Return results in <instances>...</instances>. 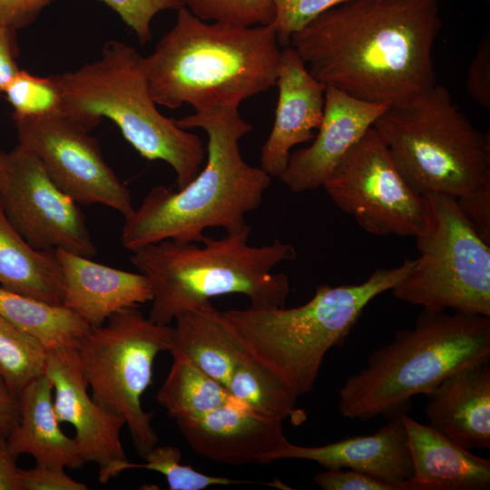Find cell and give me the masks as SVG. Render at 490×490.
Masks as SVG:
<instances>
[{
  "label": "cell",
  "instance_id": "1",
  "mask_svg": "<svg viewBox=\"0 0 490 490\" xmlns=\"http://www.w3.org/2000/svg\"><path fill=\"white\" fill-rule=\"evenodd\" d=\"M438 0H352L321 14L289 41L326 87L387 106L436 84L432 49Z\"/></svg>",
  "mask_w": 490,
  "mask_h": 490
},
{
  "label": "cell",
  "instance_id": "2",
  "mask_svg": "<svg viewBox=\"0 0 490 490\" xmlns=\"http://www.w3.org/2000/svg\"><path fill=\"white\" fill-rule=\"evenodd\" d=\"M174 122L206 132V164L177 191L154 186L124 218L121 243L131 251L164 240L200 243L211 227L226 232L249 229L245 217L261 205L270 185L271 177L241 155L240 141L253 127L241 117L239 106H214Z\"/></svg>",
  "mask_w": 490,
  "mask_h": 490
},
{
  "label": "cell",
  "instance_id": "3",
  "mask_svg": "<svg viewBox=\"0 0 490 490\" xmlns=\"http://www.w3.org/2000/svg\"><path fill=\"white\" fill-rule=\"evenodd\" d=\"M177 12L173 27L143 56L156 104L187 103L195 112L240 106L276 85L281 49L271 24H210L186 6Z\"/></svg>",
  "mask_w": 490,
  "mask_h": 490
},
{
  "label": "cell",
  "instance_id": "4",
  "mask_svg": "<svg viewBox=\"0 0 490 490\" xmlns=\"http://www.w3.org/2000/svg\"><path fill=\"white\" fill-rule=\"evenodd\" d=\"M250 232V228L226 232L220 239L205 235L202 245L164 240L132 251L131 262L152 289L148 318L171 325L179 314L232 293L246 296L254 308L284 307L289 280L272 270L293 260L297 250L279 240L251 246Z\"/></svg>",
  "mask_w": 490,
  "mask_h": 490
},
{
  "label": "cell",
  "instance_id": "5",
  "mask_svg": "<svg viewBox=\"0 0 490 490\" xmlns=\"http://www.w3.org/2000/svg\"><path fill=\"white\" fill-rule=\"evenodd\" d=\"M415 263L407 258L397 267L376 269L359 284L319 285L299 307L223 313L240 348L300 397L313 389L327 352L343 344L367 305L391 290Z\"/></svg>",
  "mask_w": 490,
  "mask_h": 490
},
{
  "label": "cell",
  "instance_id": "6",
  "mask_svg": "<svg viewBox=\"0 0 490 490\" xmlns=\"http://www.w3.org/2000/svg\"><path fill=\"white\" fill-rule=\"evenodd\" d=\"M490 359V317L428 311L397 330L338 390L347 418L368 420L407 413L411 399L428 395L453 373Z\"/></svg>",
  "mask_w": 490,
  "mask_h": 490
},
{
  "label": "cell",
  "instance_id": "7",
  "mask_svg": "<svg viewBox=\"0 0 490 490\" xmlns=\"http://www.w3.org/2000/svg\"><path fill=\"white\" fill-rule=\"evenodd\" d=\"M52 76L61 90L66 114L88 130L103 118L111 120L142 157L172 168L178 189L200 172L205 159L201 138L159 112L150 93L143 56L134 47L111 40L97 60Z\"/></svg>",
  "mask_w": 490,
  "mask_h": 490
},
{
  "label": "cell",
  "instance_id": "8",
  "mask_svg": "<svg viewBox=\"0 0 490 490\" xmlns=\"http://www.w3.org/2000/svg\"><path fill=\"white\" fill-rule=\"evenodd\" d=\"M409 187L456 200L490 188V135L476 129L435 84L415 101L389 106L374 122Z\"/></svg>",
  "mask_w": 490,
  "mask_h": 490
},
{
  "label": "cell",
  "instance_id": "9",
  "mask_svg": "<svg viewBox=\"0 0 490 490\" xmlns=\"http://www.w3.org/2000/svg\"><path fill=\"white\" fill-rule=\"evenodd\" d=\"M428 220L416 239L419 257L393 296L428 311L490 317V244L476 232L456 199L425 196Z\"/></svg>",
  "mask_w": 490,
  "mask_h": 490
},
{
  "label": "cell",
  "instance_id": "10",
  "mask_svg": "<svg viewBox=\"0 0 490 490\" xmlns=\"http://www.w3.org/2000/svg\"><path fill=\"white\" fill-rule=\"evenodd\" d=\"M172 336V326L152 322L135 307L91 327L75 348L93 398L124 420L142 456L158 442L142 397L152 384L154 359L169 351Z\"/></svg>",
  "mask_w": 490,
  "mask_h": 490
},
{
  "label": "cell",
  "instance_id": "11",
  "mask_svg": "<svg viewBox=\"0 0 490 490\" xmlns=\"http://www.w3.org/2000/svg\"><path fill=\"white\" fill-rule=\"evenodd\" d=\"M322 187L340 211L370 234L416 238L426 226L425 196L405 181L373 126L341 158Z\"/></svg>",
  "mask_w": 490,
  "mask_h": 490
},
{
  "label": "cell",
  "instance_id": "12",
  "mask_svg": "<svg viewBox=\"0 0 490 490\" xmlns=\"http://www.w3.org/2000/svg\"><path fill=\"white\" fill-rule=\"evenodd\" d=\"M12 119L18 144L39 160L52 181L77 204H101L124 218L132 213L129 189L105 162L90 130L64 111Z\"/></svg>",
  "mask_w": 490,
  "mask_h": 490
},
{
  "label": "cell",
  "instance_id": "13",
  "mask_svg": "<svg viewBox=\"0 0 490 490\" xmlns=\"http://www.w3.org/2000/svg\"><path fill=\"white\" fill-rule=\"evenodd\" d=\"M0 203L33 248L93 258L96 246L78 204L49 177L39 160L18 144L0 151Z\"/></svg>",
  "mask_w": 490,
  "mask_h": 490
},
{
  "label": "cell",
  "instance_id": "14",
  "mask_svg": "<svg viewBox=\"0 0 490 490\" xmlns=\"http://www.w3.org/2000/svg\"><path fill=\"white\" fill-rule=\"evenodd\" d=\"M45 374L53 384L58 421L74 427L81 457L99 466V481L105 484L122 473V465L129 461L121 440L124 420L89 394L75 348L48 350Z\"/></svg>",
  "mask_w": 490,
  "mask_h": 490
},
{
  "label": "cell",
  "instance_id": "15",
  "mask_svg": "<svg viewBox=\"0 0 490 490\" xmlns=\"http://www.w3.org/2000/svg\"><path fill=\"white\" fill-rule=\"evenodd\" d=\"M387 108L326 87L318 132L309 146L290 153L279 180L296 193L322 187L341 158Z\"/></svg>",
  "mask_w": 490,
  "mask_h": 490
},
{
  "label": "cell",
  "instance_id": "16",
  "mask_svg": "<svg viewBox=\"0 0 490 490\" xmlns=\"http://www.w3.org/2000/svg\"><path fill=\"white\" fill-rule=\"evenodd\" d=\"M177 425L193 451L230 466L270 463L288 441L282 421L260 416L231 397L205 415Z\"/></svg>",
  "mask_w": 490,
  "mask_h": 490
},
{
  "label": "cell",
  "instance_id": "17",
  "mask_svg": "<svg viewBox=\"0 0 490 490\" xmlns=\"http://www.w3.org/2000/svg\"><path fill=\"white\" fill-rule=\"evenodd\" d=\"M279 97L270 135L260 151V167L270 176L284 172L291 149L314 139L324 111L326 86L314 78L291 47L280 51Z\"/></svg>",
  "mask_w": 490,
  "mask_h": 490
},
{
  "label": "cell",
  "instance_id": "18",
  "mask_svg": "<svg viewBox=\"0 0 490 490\" xmlns=\"http://www.w3.org/2000/svg\"><path fill=\"white\" fill-rule=\"evenodd\" d=\"M403 414L388 417L389 421L372 435L349 436L319 446L287 441L271 460L304 459L326 470L353 469L397 485L399 490H410L413 466Z\"/></svg>",
  "mask_w": 490,
  "mask_h": 490
},
{
  "label": "cell",
  "instance_id": "19",
  "mask_svg": "<svg viewBox=\"0 0 490 490\" xmlns=\"http://www.w3.org/2000/svg\"><path fill=\"white\" fill-rule=\"evenodd\" d=\"M54 251L62 270V304L90 327L102 326L113 314L152 300L151 285L143 274L66 250Z\"/></svg>",
  "mask_w": 490,
  "mask_h": 490
},
{
  "label": "cell",
  "instance_id": "20",
  "mask_svg": "<svg viewBox=\"0 0 490 490\" xmlns=\"http://www.w3.org/2000/svg\"><path fill=\"white\" fill-rule=\"evenodd\" d=\"M426 397L431 427L466 450L490 449L489 362L453 373Z\"/></svg>",
  "mask_w": 490,
  "mask_h": 490
},
{
  "label": "cell",
  "instance_id": "21",
  "mask_svg": "<svg viewBox=\"0 0 490 490\" xmlns=\"http://www.w3.org/2000/svg\"><path fill=\"white\" fill-rule=\"evenodd\" d=\"M402 419L413 466L410 490L490 488L489 458L472 454L406 413Z\"/></svg>",
  "mask_w": 490,
  "mask_h": 490
},
{
  "label": "cell",
  "instance_id": "22",
  "mask_svg": "<svg viewBox=\"0 0 490 490\" xmlns=\"http://www.w3.org/2000/svg\"><path fill=\"white\" fill-rule=\"evenodd\" d=\"M20 420L6 439L10 453L18 458L32 456L36 464L75 469L84 461L74 437L61 428L54 407L53 384L44 373L19 395Z\"/></svg>",
  "mask_w": 490,
  "mask_h": 490
},
{
  "label": "cell",
  "instance_id": "23",
  "mask_svg": "<svg viewBox=\"0 0 490 490\" xmlns=\"http://www.w3.org/2000/svg\"><path fill=\"white\" fill-rule=\"evenodd\" d=\"M174 321L169 352L188 358L227 387L242 350L223 311L209 302L179 314Z\"/></svg>",
  "mask_w": 490,
  "mask_h": 490
},
{
  "label": "cell",
  "instance_id": "24",
  "mask_svg": "<svg viewBox=\"0 0 490 490\" xmlns=\"http://www.w3.org/2000/svg\"><path fill=\"white\" fill-rule=\"evenodd\" d=\"M0 287L54 304L63 302V278L54 250L29 245L0 203Z\"/></svg>",
  "mask_w": 490,
  "mask_h": 490
},
{
  "label": "cell",
  "instance_id": "25",
  "mask_svg": "<svg viewBox=\"0 0 490 490\" xmlns=\"http://www.w3.org/2000/svg\"><path fill=\"white\" fill-rule=\"evenodd\" d=\"M0 315L38 340L46 350L76 348L91 328L63 304H54L0 287Z\"/></svg>",
  "mask_w": 490,
  "mask_h": 490
},
{
  "label": "cell",
  "instance_id": "26",
  "mask_svg": "<svg viewBox=\"0 0 490 490\" xmlns=\"http://www.w3.org/2000/svg\"><path fill=\"white\" fill-rule=\"evenodd\" d=\"M230 397L253 412L294 426L307 419L297 407L298 396L264 367L242 351L227 386Z\"/></svg>",
  "mask_w": 490,
  "mask_h": 490
},
{
  "label": "cell",
  "instance_id": "27",
  "mask_svg": "<svg viewBox=\"0 0 490 490\" xmlns=\"http://www.w3.org/2000/svg\"><path fill=\"white\" fill-rule=\"evenodd\" d=\"M172 358L156 399L176 423L201 416L229 400L226 387L188 358L179 355Z\"/></svg>",
  "mask_w": 490,
  "mask_h": 490
},
{
  "label": "cell",
  "instance_id": "28",
  "mask_svg": "<svg viewBox=\"0 0 490 490\" xmlns=\"http://www.w3.org/2000/svg\"><path fill=\"white\" fill-rule=\"evenodd\" d=\"M46 358L38 340L0 315V375L15 395L45 373Z\"/></svg>",
  "mask_w": 490,
  "mask_h": 490
},
{
  "label": "cell",
  "instance_id": "29",
  "mask_svg": "<svg viewBox=\"0 0 490 490\" xmlns=\"http://www.w3.org/2000/svg\"><path fill=\"white\" fill-rule=\"evenodd\" d=\"M144 463L123 465L124 471L130 468H145L161 473L165 476L170 490H202L211 485H228L250 483L225 476L203 474L191 466L181 463V450L172 446H154L143 456Z\"/></svg>",
  "mask_w": 490,
  "mask_h": 490
},
{
  "label": "cell",
  "instance_id": "30",
  "mask_svg": "<svg viewBox=\"0 0 490 490\" xmlns=\"http://www.w3.org/2000/svg\"><path fill=\"white\" fill-rule=\"evenodd\" d=\"M12 116L32 117L63 112L61 90L52 75L42 77L19 70L6 87Z\"/></svg>",
  "mask_w": 490,
  "mask_h": 490
},
{
  "label": "cell",
  "instance_id": "31",
  "mask_svg": "<svg viewBox=\"0 0 490 490\" xmlns=\"http://www.w3.org/2000/svg\"><path fill=\"white\" fill-rule=\"evenodd\" d=\"M185 6L204 21L245 26L271 24L272 0H186Z\"/></svg>",
  "mask_w": 490,
  "mask_h": 490
},
{
  "label": "cell",
  "instance_id": "32",
  "mask_svg": "<svg viewBox=\"0 0 490 490\" xmlns=\"http://www.w3.org/2000/svg\"><path fill=\"white\" fill-rule=\"evenodd\" d=\"M352 0H272L274 18L271 23L278 42L289 45L291 36L326 11Z\"/></svg>",
  "mask_w": 490,
  "mask_h": 490
},
{
  "label": "cell",
  "instance_id": "33",
  "mask_svg": "<svg viewBox=\"0 0 490 490\" xmlns=\"http://www.w3.org/2000/svg\"><path fill=\"white\" fill-rule=\"evenodd\" d=\"M110 6L135 34L141 44L152 38V20L161 11L179 10L186 0H101Z\"/></svg>",
  "mask_w": 490,
  "mask_h": 490
},
{
  "label": "cell",
  "instance_id": "34",
  "mask_svg": "<svg viewBox=\"0 0 490 490\" xmlns=\"http://www.w3.org/2000/svg\"><path fill=\"white\" fill-rule=\"evenodd\" d=\"M22 490H87V485L69 476L64 467L36 464L18 470Z\"/></svg>",
  "mask_w": 490,
  "mask_h": 490
},
{
  "label": "cell",
  "instance_id": "35",
  "mask_svg": "<svg viewBox=\"0 0 490 490\" xmlns=\"http://www.w3.org/2000/svg\"><path fill=\"white\" fill-rule=\"evenodd\" d=\"M466 89L481 107L490 108V33L482 37L468 68Z\"/></svg>",
  "mask_w": 490,
  "mask_h": 490
},
{
  "label": "cell",
  "instance_id": "36",
  "mask_svg": "<svg viewBox=\"0 0 490 490\" xmlns=\"http://www.w3.org/2000/svg\"><path fill=\"white\" fill-rule=\"evenodd\" d=\"M313 481L324 490H399L397 485L353 469L326 470L315 475Z\"/></svg>",
  "mask_w": 490,
  "mask_h": 490
},
{
  "label": "cell",
  "instance_id": "37",
  "mask_svg": "<svg viewBox=\"0 0 490 490\" xmlns=\"http://www.w3.org/2000/svg\"><path fill=\"white\" fill-rule=\"evenodd\" d=\"M54 0H0V25L15 31L31 24Z\"/></svg>",
  "mask_w": 490,
  "mask_h": 490
},
{
  "label": "cell",
  "instance_id": "38",
  "mask_svg": "<svg viewBox=\"0 0 490 490\" xmlns=\"http://www.w3.org/2000/svg\"><path fill=\"white\" fill-rule=\"evenodd\" d=\"M457 201L479 236L490 244V188Z\"/></svg>",
  "mask_w": 490,
  "mask_h": 490
},
{
  "label": "cell",
  "instance_id": "39",
  "mask_svg": "<svg viewBox=\"0 0 490 490\" xmlns=\"http://www.w3.org/2000/svg\"><path fill=\"white\" fill-rule=\"evenodd\" d=\"M16 31L0 25V98L15 75L19 72Z\"/></svg>",
  "mask_w": 490,
  "mask_h": 490
},
{
  "label": "cell",
  "instance_id": "40",
  "mask_svg": "<svg viewBox=\"0 0 490 490\" xmlns=\"http://www.w3.org/2000/svg\"><path fill=\"white\" fill-rule=\"evenodd\" d=\"M20 420L19 397L15 395L0 375V443L6 441Z\"/></svg>",
  "mask_w": 490,
  "mask_h": 490
},
{
  "label": "cell",
  "instance_id": "41",
  "mask_svg": "<svg viewBox=\"0 0 490 490\" xmlns=\"http://www.w3.org/2000/svg\"><path fill=\"white\" fill-rule=\"evenodd\" d=\"M15 458L8 450L6 441L0 443V490H22Z\"/></svg>",
  "mask_w": 490,
  "mask_h": 490
},
{
  "label": "cell",
  "instance_id": "42",
  "mask_svg": "<svg viewBox=\"0 0 490 490\" xmlns=\"http://www.w3.org/2000/svg\"><path fill=\"white\" fill-rule=\"evenodd\" d=\"M482 1H485V2H489L490 0H482Z\"/></svg>",
  "mask_w": 490,
  "mask_h": 490
}]
</instances>
